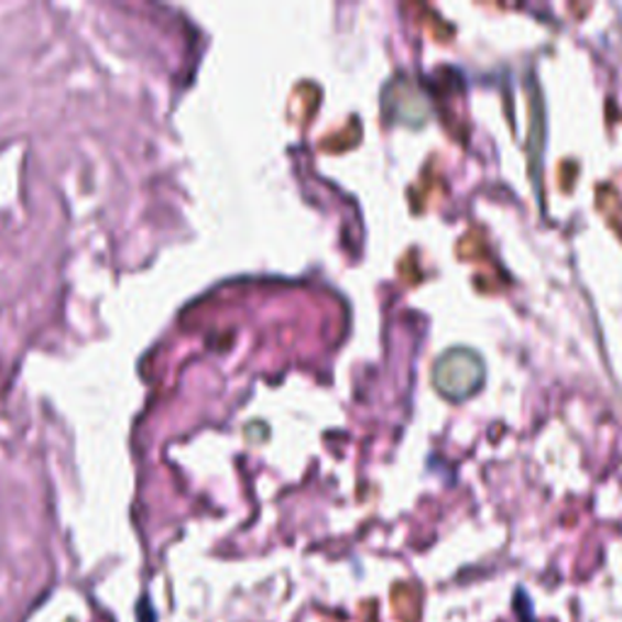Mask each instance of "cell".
I'll use <instances>...</instances> for the list:
<instances>
[{
  "label": "cell",
  "instance_id": "cell-1",
  "mask_svg": "<svg viewBox=\"0 0 622 622\" xmlns=\"http://www.w3.org/2000/svg\"><path fill=\"white\" fill-rule=\"evenodd\" d=\"M484 380V365L469 350H452L436 365L438 390L450 399H465Z\"/></svg>",
  "mask_w": 622,
  "mask_h": 622
}]
</instances>
